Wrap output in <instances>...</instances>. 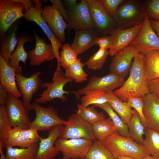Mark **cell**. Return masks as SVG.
Masks as SVG:
<instances>
[{
	"label": "cell",
	"instance_id": "cell-1",
	"mask_svg": "<svg viewBox=\"0 0 159 159\" xmlns=\"http://www.w3.org/2000/svg\"><path fill=\"white\" fill-rule=\"evenodd\" d=\"M144 55L136 54L130 70V75L122 85L113 91L115 95L122 101L127 102L130 97H143L150 93L144 69Z\"/></svg>",
	"mask_w": 159,
	"mask_h": 159
},
{
	"label": "cell",
	"instance_id": "cell-2",
	"mask_svg": "<svg viewBox=\"0 0 159 159\" xmlns=\"http://www.w3.org/2000/svg\"><path fill=\"white\" fill-rule=\"evenodd\" d=\"M117 158L128 156L141 159L150 155L145 148L132 140L117 132L100 141Z\"/></svg>",
	"mask_w": 159,
	"mask_h": 159
},
{
	"label": "cell",
	"instance_id": "cell-3",
	"mask_svg": "<svg viewBox=\"0 0 159 159\" xmlns=\"http://www.w3.org/2000/svg\"><path fill=\"white\" fill-rule=\"evenodd\" d=\"M146 15L143 1L124 0L113 18L118 26L127 29L143 24Z\"/></svg>",
	"mask_w": 159,
	"mask_h": 159
},
{
	"label": "cell",
	"instance_id": "cell-4",
	"mask_svg": "<svg viewBox=\"0 0 159 159\" xmlns=\"http://www.w3.org/2000/svg\"><path fill=\"white\" fill-rule=\"evenodd\" d=\"M73 81L72 79L66 77L62 69L54 71L52 82L42 83L41 87L47 89L39 95V97L35 99V102L39 104L45 103L50 102L55 99L59 98L62 102L67 101L68 99L65 95L70 91L64 90L65 85L68 83Z\"/></svg>",
	"mask_w": 159,
	"mask_h": 159
},
{
	"label": "cell",
	"instance_id": "cell-5",
	"mask_svg": "<svg viewBox=\"0 0 159 159\" xmlns=\"http://www.w3.org/2000/svg\"><path fill=\"white\" fill-rule=\"evenodd\" d=\"M125 81V77L110 72L102 77L92 76L90 78L88 83L84 87L77 91L70 92L78 98L81 95H85L93 91L113 92L115 89L121 87Z\"/></svg>",
	"mask_w": 159,
	"mask_h": 159
},
{
	"label": "cell",
	"instance_id": "cell-6",
	"mask_svg": "<svg viewBox=\"0 0 159 159\" xmlns=\"http://www.w3.org/2000/svg\"><path fill=\"white\" fill-rule=\"evenodd\" d=\"M69 21L66 29L68 32L72 30L77 31L94 29V26L92 19L87 0H82L74 6L67 7Z\"/></svg>",
	"mask_w": 159,
	"mask_h": 159
},
{
	"label": "cell",
	"instance_id": "cell-7",
	"mask_svg": "<svg viewBox=\"0 0 159 159\" xmlns=\"http://www.w3.org/2000/svg\"><path fill=\"white\" fill-rule=\"evenodd\" d=\"M95 30L100 37L110 34L118 26L105 11L101 0H87Z\"/></svg>",
	"mask_w": 159,
	"mask_h": 159
},
{
	"label": "cell",
	"instance_id": "cell-8",
	"mask_svg": "<svg viewBox=\"0 0 159 159\" xmlns=\"http://www.w3.org/2000/svg\"><path fill=\"white\" fill-rule=\"evenodd\" d=\"M93 141L84 139L59 138L54 145L62 153V159H84Z\"/></svg>",
	"mask_w": 159,
	"mask_h": 159
},
{
	"label": "cell",
	"instance_id": "cell-9",
	"mask_svg": "<svg viewBox=\"0 0 159 159\" xmlns=\"http://www.w3.org/2000/svg\"><path fill=\"white\" fill-rule=\"evenodd\" d=\"M32 105L35 111L36 116L32 122L30 128L38 131H45L55 126L66 123V121L59 117L57 111L53 107H43L35 102Z\"/></svg>",
	"mask_w": 159,
	"mask_h": 159
},
{
	"label": "cell",
	"instance_id": "cell-10",
	"mask_svg": "<svg viewBox=\"0 0 159 159\" xmlns=\"http://www.w3.org/2000/svg\"><path fill=\"white\" fill-rule=\"evenodd\" d=\"M5 106L13 127H18L24 129L30 128L32 121L29 116V110L22 100L8 92Z\"/></svg>",
	"mask_w": 159,
	"mask_h": 159
},
{
	"label": "cell",
	"instance_id": "cell-11",
	"mask_svg": "<svg viewBox=\"0 0 159 159\" xmlns=\"http://www.w3.org/2000/svg\"><path fill=\"white\" fill-rule=\"evenodd\" d=\"M64 125L61 138L65 139L81 138L94 141L92 125L87 122L76 113L71 114Z\"/></svg>",
	"mask_w": 159,
	"mask_h": 159
},
{
	"label": "cell",
	"instance_id": "cell-12",
	"mask_svg": "<svg viewBox=\"0 0 159 159\" xmlns=\"http://www.w3.org/2000/svg\"><path fill=\"white\" fill-rule=\"evenodd\" d=\"M24 5L14 0H0V37L2 39L13 24L24 15Z\"/></svg>",
	"mask_w": 159,
	"mask_h": 159
},
{
	"label": "cell",
	"instance_id": "cell-13",
	"mask_svg": "<svg viewBox=\"0 0 159 159\" xmlns=\"http://www.w3.org/2000/svg\"><path fill=\"white\" fill-rule=\"evenodd\" d=\"M129 45L135 47L138 53L143 54L153 50H159V38L146 14L140 32Z\"/></svg>",
	"mask_w": 159,
	"mask_h": 159
},
{
	"label": "cell",
	"instance_id": "cell-14",
	"mask_svg": "<svg viewBox=\"0 0 159 159\" xmlns=\"http://www.w3.org/2000/svg\"><path fill=\"white\" fill-rule=\"evenodd\" d=\"M42 72L38 71L28 77L21 74H16L17 87L22 96V101L25 106L29 110H34L31 102L34 95L38 91L42 84L39 77Z\"/></svg>",
	"mask_w": 159,
	"mask_h": 159
},
{
	"label": "cell",
	"instance_id": "cell-15",
	"mask_svg": "<svg viewBox=\"0 0 159 159\" xmlns=\"http://www.w3.org/2000/svg\"><path fill=\"white\" fill-rule=\"evenodd\" d=\"M42 11L39 10L35 4L29 7L25 11L24 17L29 21H33L36 23L42 29L49 40L52 45L55 57L57 61V67L56 70L62 69L60 65V57L59 49L62 48L63 45L55 37L53 32L42 16Z\"/></svg>",
	"mask_w": 159,
	"mask_h": 159
},
{
	"label": "cell",
	"instance_id": "cell-16",
	"mask_svg": "<svg viewBox=\"0 0 159 159\" xmlns=\"http://www.w3.org/2000/svg\"><path fill=\"white\" fill-rule=\"evenodd\" d=\"M64 125L55 126L48 130L46 138L41 137L36 159H54L60 152L54 145L57 139L61 138Z\"/></svg>",
	"mask_w": 159,
	"mask_h": 159
},
{
	"label": "cell",
	"instance_id": "cell-17",
	"mask_svg": "<svg viewBox=\"0 0 159 159\" xmlns=\"http://www.w3.org/2000/svg\"><path fill=\"white\" fill-rule=\"evenodd\" d=\"M41 15L55 37L62 43L64 42L67 24L60 11L52 5H45Z\"/></svg>",
	"mask_w": 159,
	"mask_h": 159
},
{
	"label": "cell",
	"instance_id": "cell-18",
	"mask_svg": "<svg viewBox=\"0 0 159 159\" xmlns=\"http://www.w3.org/2000/svg\"><path fill=\"white\" fill-rule=\"evenodd\" d=\"M138 53L135 47L130 45L117 52L109 65L110 72L125 77L130 70L132 59Z\"/></svg>",
	"mask_w": 159,
	"mask_h": 159
},
{
	"label": "cell",
	"instance_id": "cell-19",
	"mask_svg": "<svg viewBox=\"0 0 159 159\" xmlns=\"http://www.w3.org/2000/svg\"><path fill=\"white\" fill-rule=\"evenodd\" d=\"M34 37L36 43L35 48L28 53L31 66H39L45 61H52L55 58L51 44L46 43L44 38H40L35 32Z\"/></svg>",
	"mask_w": 159,
	"mask_h": 159
},
{
	"label": "cell",
	"instance_id": "cell-20",
	"mask_svg": "<svg viewBox=\"0 0 159 159\" xmlns=\"http://www.w3.org/2000/svg\"><path fill=\"white\" fill-rule=\"evenodd\" d=\"M143 24L127 29L118 26L112 31L110 34L113 37V43L109 50V55L113 56L117 52L128 46L140 32Z\"/></svg>",
	"mask_w": 159,
	"mask_h": 159
},
{
	"label": "cell",
	"instance_id": "cell-21",
	"mask_svg": "<svg viewBox=\"0 0 159 159\" xmlns=\"http://www.w3.org/2000/svg\"><path fill=\"white\" fill-rule=\"evenodd\" d=\"M143 99V113L147 127L159 132V99L149 93Z\"/></svg>",
	"mask_w": 159,
	"mask_h": 159
},
{
	"label": "cell",
	"instance_id": "cell-22",
	"mask_svg": "<svg viewBox=\"0 0 159 159\" xmlns=\"http://www.w3.org/2000/svg\"><path fill=\"white\" fill-rule=\"evenodd\" d=\"M72 48L78 55L83 54L92 46L97 45L96 41L100 36L94 29L75 31Z\"/></svg>",
	"mask_w": 159,
	"mask_h": 159
},
{
	"label": "cell",
	"instance_id": "cell-23",
	"mask_svg": "<svg viewBox=\"0 0 159 159\" xmlns=\"http://www.w3.org/2000/svg\"><path fill=\"white\" fill-rule=\"evenodd\" d=\"M16 74L14 69L11 66L0 54V84L9 93L19 98L22 95L16 85Z\"/></svg>",
	"mask_w": 159,
	"mask_h": 159
},
{
	"label": "cell",
	"instance_id": "cell-24",
	"mask_svg": "<svg viewBox=\"0 0 159 159\" xmlns=\"http://www.w3.org/2000/svg\"><path fill=\"white\" fill-rule=\"evenodd\" d=\"M18 39L16 47L11 54L9 65L14 69L16 73L21 74L22 69L20 66L19 62L21 61L25 65L28 58V53L24 49V44L26 42H32L33 39L27 34H21L18 37Z\"/></svg>",
	"mask_w": 159,
	"mask_h": 159
},
{
	"label": "cell",
	"instance_id": "cell-25",
	"mask_svg": "<svg viewBox=\"0 0 159 159\" xmlns=\"http://www.w3.org/2000/svg\"><path fill=\"white\" fill-rule=\"evenodd\" d=\"M18 20L11 26L4 37L0 39V53L2 57L9 64L11 53L18 43L16 37L18 28Z\"/></svg>",
	"mask_w": 159,
	"mask_h": 159
},
{
	"label": "cell",
	"instance_id": "cell-26",
	"mask_svg": "<svg viewBox=\"0 0 159 159\" xmlns=\"http://www.w3.org/2000/svg\"><path fill=\"white\" fill-rule=\"evenodd\" d=\"M106 96L108 102L111 107L129 126L133 110L132 109V107L127 102L120 100L113 92H106Z\"/></svg>",
	"mask_w": 159,
	"mask_h": 159
},
{
	"label": "cell",
	"instance_id": "cell-27",
	"mask_svg": "<svg viewBox=\"0 0 159 159\" xmlns=\"http://www.w3.org/2000/svg\"><path fill=\"white\" fill-rule=\"evenodd\" d=\"M143 54L144 72L147 81L159 78V50H153Z\"/></svg>",
	"mask_w": 159,
	"mask_h": 159
},
{
	"label": "cell",
	"instance_id": "cell-28",
	"mask_svg": "<svg viewBox=\"0 0 159 159\" xmlns=\"http://www.w3.org/2000/svg\"><path fill=\"white\" fill-rule=\"evenodd\" d=\"M23 129L18 127L12 128L9 132L4 147L18 146L20 148H25L37 143L26 137L24 133Z\"/></svg>",
	"mask_w": 159,
	"mask_h": 159
},
{
	"label": "cell",
	"instance_id": "cell-29",
	"mask_svg": "<svg viewBox=\"0 0 159 159\" xmlns=\"http://www.w3.org/2000/svg\"><path fill=\"white\" fill-rule=\"evenodd\" d=\"M5 148L6 159H36L39 145L37 143L25 148Z\"/></svg>",
	"mask_w": 159,
	"mask_h": 159
},
{
	"label": "cell",
	"instance_id": "cell-30",
	"mask_svg": "<svg viewBox=\"0 0 159 159\" xmlns=\"http://www.w3.org/2000/svg\"><path fill=\"white\" fill-rule=\"evenodd\" d=\"M92 128L95 139L100 141L117 132L114 123L110 117L98 122L92 125Z\"/></svg>",
	"mask_w": 159,
	"mask_h": 159
},
{
	"label": "cell",
	"instance_id": "cell-31",
	"mask_svg": "<svg viewBox=\"0 0 159 159\" xmlns=\"http://www.w3.org/2000/svg\"><path fill=\"white\" fill-rule=\"evenodd\" d=\"M145 128L138 113L133 109L128 126L130 138L137 143L142 145L144 140L143 135L145 134Z\"/></svg>",
	"mask_w": 159,
	"mask_h": 159
},
{
	"label": "cell",
	"instance_id": "cell-32",
	"mask_svg": "<svg viewBox=\"0 0 159 159\" xmlns=\"http://www.w3.org/2000/svg\"><path fill=\"white\" fill-rule=\"evenodd\" d=\"M145 131V138L142 145L150 155L159 159V132L148 127Z\"/></svg>",
	"mask_w": 159,
	"mask_h": 159
},
{
	"label": "cell",
	"instance_id": "cell-33",
	"mask_svg": "<svg viewBox=\"0 0 159 159\" xmlns=\"http://www.w3.org/2000/svg\"><path fill=\"white\" fill-rule=\"evenodd\" d=\"M95 106L103 109L108 114L112 121L116 129L117 132L118 134L124 137H130L128 125L114 111L108 102Z\"/></svg>",
	"mask_w": 159,
	"mask_h": 159
},
{
	"label": "cell",
	"instance_id": "cell-34",
	"mask_svg": "<svg viewBox=\"0 0 159 159\" xmlns=\"http://www.w3.org/2000/svg\"><path fill=\"white\" fill-rule=\"evenodd\" d=\"M94 105L86 107L81 104H78L76 113L84 120L92 125L105 118L102 112H98Z\"/></svg>",
	"mask_w": 159,
	"mask_h": 159
},
{
	"label": "cell",
	"instance_id": "cell-35",
	"mask_svg": "<svg viewBox=\"0 0 159 159\" xmlns=\"http://www.w3.org/2000/svg\"><path fill=\"white\" fill-rule=\"evenodd\" d=\"M84 159H116L101 141L95 139Z\"/></svg>",
	"mask_w": 159,
	"mask_h": 159
},
{
	"label": "cell",
	"instance_id": "cell-36",
	"mask_svg": "<svg viewBox=\"0 0 159 159\" xmlns=\"http://www.w3.org/2000/svg\"><path fill=\"white\" fill-rule=\"evenodd\" d=\"M84 63L78 58L77 60L65 69L66 77L75 81L76 83H81L87 80L88 74L83 69Z\"/></svg>",
	"mask_w": 159,
	"mask_h": 159
},
{
	"label": "cell",
	"instance_id": "cell-37",
	"mask_svg": "<svg viewBox=\"0 0 159 159\" xmlns=\"http://www.w3.org/2000/svg\"><path fill=\"white\" fill-rule=\"evenodd\" d=\"M110 53L109 50L100 48L88 58L84 64L88 69L93 71L101 69Z\"/></svg>",
	"mask_w": 159,
	"mask_h": 159
},
{
	"label": "cell",
	"instance_id": "cell-38",
	"mask_svg": "<svg viewBox=\"0 0 159 159\" xmlns=\"http://www.w3.org/2000/svg\"><path fill=\"white\" fill-rule=\"evenodd\" d=\"M81 104L86 107L92 105L95 106L108 102L106 92L95 91L87 93L81 99Z\"/></svg>",
	"mask_w": 159,
	"mask_h": 159
},
{
	"label": "cell",
	"instance_id": "cell-39",
	"mask_svg": "<svg viewBox=\"0 0 159 159\" xmlns=\"http://www.w3.org/2000/svg\"><path fill=\"white\" fill-rule=\"evenodd\" d=\"M12 127L5 106H0V143L3 147Z\"/></svg>",
	"mask_w": 159,
	"mask_h": 159
},
{
	"label": "cell",
	"instance_id": "cell-40",
	"mask_svg": "<svg viewBox=\"0 0 159 159\" xmlns=\"http://www.w3.org/2000/svg\"><path fill=\"white\" fill-rule=\"evenodd\" d=\"M59 53L60 65L65 69L77 60L78 55L68 43L63 45Z\"/></svg>",
	"mask_w": 159,
	"mask_h": 159
},
{
	"label": "cell",
	"instance_id": "cell-41",
	"mask_svg": "<svg viewBox=\"0 0 159 159\" xmlns=\"http://www.w3.org/2000/svg\"><path fill=\"white\" fill-rule=\"evenodd\" d=\"M145 12L150 20L159 21V0L143 1Z\"/></svg>",
	"mask_w": 159,
	"mask_h": 159
},
{
	"label": "cell",
	"instance_id": "cell-42",
	"mask_svg": "<svg viewBox=\"0 0 159 159\" xmlns=\"http://www.w3.org/2000/svg\"><path fill=\"white\" fill-rule=\"evenodd\" d=\"M127 102L131 107L134 108L138 112L144 127H147L146 120L143 113V97H130L128 98Z\"/></svg>",
	"mask_w": 159,
	"mask_h": 159
},
{
	"label": "cell",
	"instance_id": "cell-43",
	"mask_svg": "<svg viewBox=\"0 0 159 159\" xmlns=\"http://www.w3.org/2000/svg\"><path fill=\"white\" fill-rule=\"evenodd\" d=\"M104 8L108 14L113 17L120 4L124 0H101Z\"/></svg>",
	"mask_w": 159,
	"mask_h": 159
},
{
	"label": "cell",
	"instance_id": "cell-44",
	"mask_svg": "<svg viewBox=\"0 0 159 159\" xmlns=\"http://www.w3.org/2000/svg\"><path fill=\"white\" fill-rule=\"evenodd\" d=\"M97 45L100 48L109 50L112 48L113 43L112 36L105 35L98 37L96 41Z\"/></svg>",
	"mask_w": 159,
	"mask_h": 159
},
{
	"label": "cell",
	"instance_id": "cell-45",
	"mask_svg": "<svg viewBox=\"0 0 159 159\" xmlns=\"http://www.w3.org/2000/svg\"><path fill=\"white\" fill-rule=\"evenodd\" d=\"M52 6L57 9L61 13L66 23L69 21V17L67 14V10L64 7L61 0H50Z\"/></svg>",
	"mask_w": 159,
	"mask_h": 159
},
{
	"label": "cell",
	"instance_id": "cell-46",
	"mask_svg": "<svg viewBox=\"0 0 159 159\" xmlns=\"http://www.w3.org/2000/svg\"><path fill=\"white\" fill-rule=\"evenodd\" d=\"M148 87L150 93L159 99V78L148 81Z\"/></svg>",
	"mask_w": 159,
	"mask_h": 159
},
{
	"label": "cell",
	"instance_id": "cell-47",
	"mask_svg": "<svg viewBox=\"0 0 159 159\" xmlns=\"http://www.w3.org/2000/svg\"><path fill=\"white\" fill-rule=\"evenodd\" d=\"M8 92L0 84V106L5 105Z\"/></svg>",
	"mask_w": 159,
	"mask_h": 159
},
{
	"label": "cell",
	"instance_id": "cell-48",
	"mask_svg": "<svg viewBox=\"0 0 159 159\" xmlns=\"http://www.w3.org/2000/svg\"><path fill=\"white\" fill-rule=\"evenodd\" d=\"M15 1L23 4L24 6L23 11L27 10L29 8L33 6L34 4V0H14Z\"/></svg>",
	"mask_w": 159,
	"mask_h": 159
},
{
	"label": "cell",
	"instance_id": "cell-49",
	"mask_svg": "<svg viewBox=\"0 0 159 159\" xmlns=\"http://www.w3.org/2000/svg\"><path fill=\"white\" fill-rule=\"evenodd\" d=\"M150 21L153 30L159 38V21L150 19Z\"/></svg>",
	"mask_w": 159,
	"mask_h": 159
},
{
	"label": "cell",
	"instance_id": "cell-50",
	"mask_svg": "<svg viewBox=\"0 0 159 159\" xmlns=\"http://www.w3.org/2000/svg\"><path fill=\"white\" fill-rule=\"evenodd\" d=\"M63 1L67 7L74 6L77 4L76 0H65Z\"/></svg>",
	"mask_w": 159,
	"mask_h": 159
},
{
	"label": "cell",
	"instance_id": "cell-51",
	"mask_svg": "<svg viewBox=\"0 0 159 159\" xmlns=\"http://www.w3.org/2000/svg\"><path fill=\"white\" fill-rule=\"evenodd\" d=\"M34 4L36 5L37 8L41 11H42L43 8L42 7L41 1L38 0H34Z\"/></svg>",
	"mask_w": 159,
	"mask_h": 159
},
{
	"label": "cell",
	"instance_id": "cell-52",
	"mask_svg": "<svg viewBox=\"0 0 159 159\" xmlns=\"http://www.w3.org/2000/svg\"><path fill=\"white\" fill-rule=\"evenodd\" d=\"M3 147L2 144L0 143V159H6V155L4 154L3 151Z\"/></svg>",
	"mask_w": 159,
	"mask_h": 159
},
{
	"label": "cell",
	"instance_id": "cell-53",
	"mask_svg": "<svg viewBox=\"0 0 159 159\" xmlns=\"http://www.w3.org/2000/svg\"><path fill=\"white\" fill-rule=\"evenodd\" d=\"M116 159H138L137 158L128 156H122L118 157Z\"/></svg>",
	"mask_w": 159,
	"mask_h": 159
},
{
	"label": "cell",
	"instance_id": "cell-54",
	"mask_svg": "<svg viewBox=\"0 0 159 159\" xmlns=\"http://www.w3.org/2000/svg\"><path fill=\"white\" fill-rule=\"evenodd\" d=\"M141 159H158L151 155H149Z\"/></svg>",
	"mask_w": 159,
	"mask_h": 159
},
{
	"label": "cell",
	"instance_id": "cell-55",
	"mask_svg": "<svg viewBox=\"0 0 159 159\" xmlns=\"http://www.w3.org/2000/svg\"></svg>",
	"mask_w": 159,
	"mask_h": 159
}]
</instances>
